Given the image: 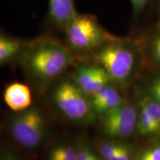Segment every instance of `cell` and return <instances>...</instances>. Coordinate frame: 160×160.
I'll return each mask as SVG.
<instances>
[{
    "label": "cell",
    "mask_w": 160,
    "mask_h": 160,
    "mask_svg": "<svg viewBox=\"0 0 160 160\" xmlns=\"http://www.w3.org/2000/svg\"><path fill=\"white\" fill-rule=\"evenodd\" d=\"M51 98L57 111L72 122L86 124L96 118L90 97L71 77L60 79L53 85Z\"/></svg>",
    "instance_id": "3957f363"
},
{
    "label": "cell",
    "mask_w": 160,
    "mask_h": 160,
    "mask_svg": "<svg viewBox=\"0 0 160 160\" xmlns=\"http://www.w3.org/2000/svg\"><path fill=\"white\" fill-rule=\"evenodd\" d=\"M135 160H160V137L148 141L137 150Z\"/></svg>",
    "instance_id": "9a60e30c"
},
{
    "label": "cell",
    "mask_w": 160,
    "mask_h": 160,
    "mask_svg": "<svg viewBox=\"0 0 160 160\" xmlns=\"http://www.w3.org/2000/svg\"><path fill=\"white\" fill-rule=\"evenodd\" d=\"M114 84H110L90 97L92 111L95 117L100 118L122 105L128 99Z\"/></svg>",
    "instance_id": "ba28073f"
},
{
    "label": "cell",
    "mask_w": 160,
    "mask_h": 160,
    "mask_svg": "<svg viewBox=\"0 0 160 160\" xmlns=\"http://www.w3.org/2000/svg\"><path fill=\"white\" fill-rule=\"evenodd\" d=\"M1 160H21L18 156L13 153L11 149H4L3 153H2Z\"/></svg>",
    "instance_id": "ac0fdd59"
},
{
    "label": "cell",
    "mask_w": 160,
    "mask_h": 160,
    "mask_svg": "<svg viewBox=\"0 0 160 160\" xmlns=\"http://www.w3.org/2000/svg\"><path fill=\"white\" fill-rule=\"evenodd\" d=\"M4 101L13 112L22 111L31 106L32 96L28 85L21 82H13L4 91Z\"/></svg>",
    "instance_id": "30bf717a"
},
{
    "label": "cell",
    "mask_w": 160,
    "mask_h": 160,
    "mask_svg": "<svg viewBox=\"0 0 160 160\" xmlns=\"http://www.w3.org/2000/svg\"><path fill=\"white\" fill-rule=\"evenodd\" d=\"M71 78L89 97L113 84L105 70L93 62L77 65Z\"/></svg>",
    "instance_id": "52a82bcc"
},
{
    "label": "cell",
    "mask_w": 160,
    "mask_h": 160,
    "mask_svg": "<svg viewBox=\"0 0 160 160\" xmlns=\"http://www.w3.org/2000/svg\"><path fill=\"white\" fill-rule=\"evenodd\" d=\"M77 149V160H100L96 152L85 143H79Z\"/></svg>",
    "instance_id": "2e32d148"
},
{
    "label": "cell",
    "mask_w": 160,
    "mask_h": 160,
    "mask_svg": "<svg viewBox=\"0 0 160 160\" xmlns=\"http://www.w3.org/2000/svg\"><path fill=\"white\" fill-rule=\"evenodd\" d=\"M153 0H130L133 17L137 18L143 13Z\"/></svg>",
    "instance_id": "e0dca14e"
},
{
    "label": "cell",
    "mask_w": 160,
    "mask_h": 160,
    "mask_svg": "<svg viewBox=\"0 0 160 160\" xmlns=\"http://www.w3.org/2000/svg\"><path fill=\"white\" fill-rule=\"evenodd\" d=\"M74 53L66 45L51 38H39L28 43L20 59L24 69L37 82H55L74 62Z\"/></svg>",
    "instance_id": "7a4b0ae2"
},
{
    "label": "cell",
    "mask_w": 160,
    "mask_h": 160,
    "mask_svg": "<svg viewBox=\"0 0 160 160\" xmlns=\"http://www.w3.org/2000/svg\"><path fill=\"white\" fill-rule=\"evenodd\" d=\"M28 43L17 38L2 33L0 36V64L4 65L21 57Z\"/></svg>",
    "instance_id": "7c38bea8"
},
{
    "label": "cell",
    "mask_w": 160,
    "mask_h": 160,
    "mask_svg": "<svg viewBox=\"0 0 160 160\" xmlns=\"http://www.w3.org/2000/svg\"><path fill=\"white\" fill-rule=\"evenodd\" d=\"M145 61L149 72H160V22L140 38Z\"/></svg>",
    "instance_id": "9c48e42d"
},
{
    "label": "cell",
    "mask_w": 160,
    "mask_h": 160,
    "mask_svg": "<svg viewBox=\"0 0 160 160\" xmlns=\"http://www.w3.org/2000/svg\"><path fill=\"white\" fill-rule=\"evenodd\" d=\"M137 100H128L99 118L100 131L107 139L125 141L137 134Z\"/></svg>",
    "instance_id": "8992f818"
},
{
    "label": "cell",
    "mask_w": 160,
    "mask_h": 160,
    "mask_svg": "<svg viewBox=\"0 0 160 160\" xmlns=\"http://www.w3.org/2000/svg\"><path fill=\"white\" fill-rule=\"evenodd\" d=\"M66 45L73 53H91L113 36L92 15L77 12L63 29Z\"/></svg>",
    "instance_id": "277c9868"
},
{
    "label": "cell",
    "mask_w": 160,
    "mask_h": 160,
    "mask_svg": "<svg viewBox=\"0 0 160 160\" xmlns=\"http://www.w3.org/2000/svg\"><path fill=\"white\" fill-rule=\"evenodd\" d=\"M48 122L38 108L31 107L14 112L8 121V131L12 139L21 147L33 149L39 147L48 133Z\"/></svg>",
    "instance_id": "5b68a950"
},
{
    "label": "cell",
    "mask_w": 160,
    "mask_h": 160,
    "mask_svg": "<svg viewBox=\"0 0 160 160\" xmlns=\"http://www.w3.org/2000/svg\"><path fill=\"white\" fill-rule=\"evenodd\" d=\"M75 0H48V15L51 21L64 29L77 13Z\"/></svg>",
    "instance_id": "8fae6325"
},
{
    "label": "cell",
    "mask_w": 160,
    "mask_h": 160,
    "mask_svg": "<svg viewBox=\"0 0 160 160\" xmlns=\"http://www.w3.org/2000/svg\"><path fill=\"white\" fill-rule=\"evenodd\" d=\"M92 62L101 66L112 83L127 88L141 77L145 61L140 39L110 38L91 52Z\"/></svg>",
    "instance_id": "6da1fadb"
},
{
    "label": "cell",
    "mask_w": 160,
    "mask_h": 160,
    "mask_svg": "<svg viewBox=\"0 0 160 160\" xmlns=\"http://www.w3.org/2000/svg\"><path fill=\"white\" fill-rule=\"evenodd\" d=\"M142 82L138 93L160 103V72H149Z\"/></svg>",
    "instance_id": "4fadbf2b"
},
{
    "label": "cell",
    "mask_w": 160,
    "mask_h": 160,
    "mask_svg": "<svg viewBox=\"0 0 160 160\" xmlns=\"http://www.w3.org/2000/svg\"><path fill=\"white\" fill-rule=\"evenodd\" d=\"M49 160H77V146L68 142H60L52 148Z\"/></svg>",
    "instance_id": "5bb4252c"
},
{
    "label": "cell",
    "mask_w": 160,
    "mask_h": 160,
    "mask_svg": "<svg viewBox=\"0 0 160 160\" xmlns=\"http://www.w3.org/2000/svg\"><path fill=\"white\" fill-rule=\"evenodd\" d=\"M158 17H159V20L158 22H160V0H159V10H158Z\"/></svg>",
    "instance_id": "d6986e66"
}]
</instances>
